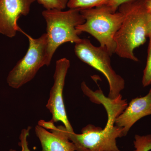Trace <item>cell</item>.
Segmentation results:
<instances>
[{
  "instance_id": "5bb4252c",
  "label": "cell",
  "mask_w": 151,
  "mask_h": 151,
  "mask_svg": "<svg viewBox=\"0 0 151 151\" xmlns=\"http://www.w3.org/2000/svg\"><path fill=\"white\" fill-rule=\"evenodd\" d=\"M69 0H37L45 10H63L67 7Z\"/></svg>"
},
{
  "instance_id": "30bf717a",
  "label": "cell",
  "mask_w": 151,
  "mask_h": 151,
  "mask_svg": "<svg viewBox=\"0 0 151 151\" xmlns=\"http://www.w3.org/2000/svg\"><path fill=\"white\" fill-rule=\"evenodd\" d=\"M150 115H151V89L145 96L132 99L116 118L115 124L122 129L123 137H125L136 122Z\"/></svg>"
},
{
  "instance_id": "3957f363",
  "label": "cell",
  "mask_w": 151,
  "mask_h": 151,
  "mask_svg": "<svg viewBox=\"0 0 151 151\" xmlns=\"http://www.w3.org/2000/svg\"><path fill=\"white\" fill-rule=\"evenodd\" d=\"M46 24L47 59L48 66L60 46L68 42L76 43L81 40L76 27L85 22L80 10H45L42 12Z\"/></svg>"
},
{
  "instance_id": "6da1fadb",
  "label": "cell",
  "mask_w": 151,
  "mask_h": 151,
  "mask_svg": "<svg viewBox=\"0 0 151 151\" xmlns=\"http://www.w3.org/2000/svg\"><path fill=\"white\" fill-rule=\"evenodd\" d=\"M95 103L105 107L108 121L104 129L89 124L81 130L80 134L66 130L68 139L75 146L76 151H121L116 139L123 137L122 129L115 124L116 119L128 106L126 100L120 94L115 99L104 96L103 92L96 93Z\"/></svg>"
},
{
  "instance_id": "9a60e30c",
  "label": "cell",
  "mask_w": 151,
  "mask_h": 151,
  "mask_svg": "<svg viewBox=\"0 0 151 151\" xmlns=\"http://www.w3.org/2000/svg\"><path fill=\"white\" fill-rule=\"evenodd\" d=\"M31 127H28L27 129H23L20 134L19 145L21 147L20 151H31L29 147L28 137L29 136V132ZM10 151H17L13 149H11Z\"/></svg>"
},
{
  "instance_id": "9c48e42d",
  "label": "cell",
  "mask_w": 151,
  "mask_h": 151,
  "mask_svg": "<svg viewBox=\"0 0 151 151\" xmlns=\"http://www.w3.org/2000/svg\"><path fill=\"white\" fill-rule=\"evenodd\" d=\"M37 0H0V34L12 38L21 29L17 24L22 16L29 13Z\"/></svg>"
},
{
  "instance_id": "e0dca14e",
  "label": "cell",
  "mask_w": 151,
  "mask_h": 151,
  "mask_svg": "<svg viewBox=\"0 0 151 151\" xmlns=\"http://www.w3.org/2000/svg\"><path fill=\"white\" fill-rule=\"evenodd\" d=\"M147 10L151 15V0H143Z\"/></svg>"
},
{
  "instance_id": "ac0fdd59",
  "label": "cell",
  "mask_w": 151,
  "mask_h": 151,
  "mask_svg": "<svg viewBox=\"0 0 151 151\" xmlns=\"http://www.w3.org/2000/svg\"><path fill=\"white\" fill-rule=\"evenodd\" d=\"M151 34V15L149 21L148 27V36L149 35Z\"/></svg>"
},
{
  "instance_id": "2e32d148",
  "label": "cell",
  "mask_w": 151,
  "mask_h": 151,
  "mask_svg": "<svg viewBox=\"0 0 151 151\" xmlns=\"http://www.w3.org/2000/svg\"><path fill=\"white\" fill-rule=\"evenodd\" d=\"M129 0H110L106 6L112 12L115 13L117 12L119 6L124 3L128 1Z\"/></svg>"
},
{
  "instance_id": "277c9868",
  "label": "cell",
  "mask_w": 151,
  "mask_h": 151,
  "mask_svg": "<svg viewBox=\"0 0 151 151\" xmlns=\"http://www.w3.org/2000/svg\"><path fill=\"white\" fill-rule=\"evenodd\" d=\"M84 23L76 27L78 34L87 32L95 38L100 46L106 48L110 55L115 53L114 37L124 19L121 12H112L106 6L81 10Z\"/></svg>"
},
{
  "instance_id": "8fae6325",
  "label": "cell",
  "mask_w": 151,
  "mask_h": 151,
  "mask_svg": "<svg viewBox=\"0 0 151 151\" xmlns=\"http://www.w3.org/2000/svg\"><path fill=\"white\" fill-rule=\"evenodd\" d=\"M110 0H69L67 7L79 10L98 7L108 4Z\"/></svg>"
},
{
  "instance_id": "5b68a950",
  "label": "cell",
  "mask_w": 151,
  "mask_h": 151,
  "mask_svg": "<svg viewBox=\"0 0 151 151\" xmlns=\"http://www.w3.org/2000/svg\"><path fill=\"white\" fill-rule=\"evenodd\" d=\"M28 39L27 52L10 71L7 82L12 88L18 89L32 80L39 70L44 65L48 66L47 59V36L46 33L34 38L21 30Z\"/></svg>"
},
{
  "instance_id": "8992f818",
  "label": "cell",
  "mask_w": 151,
  "mask_h": 151,
  "mask_svg": "<svg viewBox=\"0 0 151 151\" xmlns=\"http://www.w3.org/2000/svg\"><path fill=\"white\" fill-rule=\"evenodd\" d=\"M74 50L76 55L80 60L105 76L109 85V98L115 99L121 94L125 88V80L113 70L111 55L106 48L94 46L87 39H81L75 43Z\"/></svg>"
},
{
  "instance_id": "4fadbf2b",
  "label": "cell",
  "mask_w": 151,
  "mask_h": 151,
  "mask_svg": "<svg viewBox=\"0 0 151 151\" xmlns=\"http://www.w3.org/2000/svg\"><path fill=\"white\" fill-rule=\"evenodd\" d=\"M148 37L149 38V43L148 48L147 58L142 79V84L145 87L151 84V34L149 35Z\"/></svg>"
},
{
  "instance_id": "52a82bcc",
  "label": "cell",
  "mask_w": 151,
  "mask_h": 151,
  "mask_svg": "<svg viewBox=\"0 0 151 151\" xmlns=\"http://www.w3.org/2000/svg\"><path fill=\"white\" fill-rule=\"evenodd\" d=\"M70 66V61L66 58L58 60L56 62L53 78L54 84L50 92L46 108L51 113V122H61L68 131L73 132L65 111L63 97L65 79Z\"/></svg>"
},
{
  "instance_id": "ba28073f",
  "label": "cell",
  "mask_w": 151,
  "mask_h": 151,
  "mask_svg": "<svg viewBox=\"0 0 151 151\" xmlns=\"http://www.w3.org/2000/svg\"><path fill=\"white\" fill-rule=\"evenodd\" d=\"M42 151H76L75 146L68 139L64 126L56 127L51 121L40 120L35 128Z\"/></svg>"
},
{
  "instance_id": "7c38bea8",
  "label": "cell",
  "mask_w": 151,
  "mask_h": 151,
  "mask_svg": "<svg viewBox=\"0 0 151 151\" xmlns=\"http://www.w3.org/2000/svg\"><path fill=\"white\" fill-rule=\"evenodd\" d=\"M133 151H150L151 150V134L136 135L134 141Z\"/></svg>"
},
{
  "instance_id": "7a4b0ae2",
  "label": "cell",
  "mask_w": 151,
  "mask_h": 151,
  "mask_svg": "<svg viewBox=\"0 0 151 151\" xmlns=\"http://www.w3.org/2000/svg\"><path fill=\"white\" fill-rule=\"evenodd\" d=\"M124 19L114 37L115 53L122 58L138 62L134 50L144 44L148 37V27L151 14L143 0H129L119 6Z\"/></svg>"
}]
</instances>
